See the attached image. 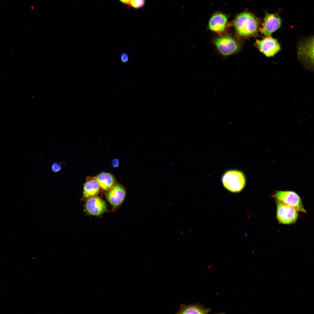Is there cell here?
Here are the masks:
<instances>
[{"instance_id": "cell-1", "label": "cell", "mask_w": 314, "mask_h": 314, "mask_svg": "<svg viewBox=\"0 0 314 314\" xmlns=\"http://www.w3.org/2000/svg\"><path fill=\"white\" fill-rule=\"evenodd\" d=\"M259 25L258 19L251 13L244 12L235 18L233 25L236 33L240 37L248 38L256 35Z\"/></svg>"}, {"instance_id": "cell-2", "label": "cell", "mask_w": 314, "mask_h": 314, "mask_svg": "<svg viewBox=\"0 0 314 314\" xmlns=\"http://www.w3.org/2000/svg\"><path fill=\"white\" fill-rule=\"evenodd\" d=\"M222 182L225 188L231 192H238L241 191L246 184L244 174L240 171L230 170L223 175Z\"/></svg>"}, {"instance_id": "cell-3", "label": "cell", "mask_w": 314, "mask_h": 314, "mask_svg": "<svg viewBox=\"0 0 314 314\" xmlns=\"http://www.w3.org/2000/svg\"><path fill=\"white\" fill-rule=\"evenodd\" d=\"M214 43L220 53L225 56L236 52L240 47L237 40L228 35H222L216 38L214 40Z\"/></svg>"}, {"instance_id": "cell-4", "label": "cell", "mask_w": 314, "mask_h": 314, "mask_svg": "<svg viewBox=\"0 0 314 314\" xmlns=\"http://www.w3.org/2000/svg\"><path fill=\"white\" fill-rule=\"evenodd\" d=\"M276 200L296 208L298 211L306 213L301 199L296 192L292 191H279L273 195Z\"/></svg>"}, {"instance_id": "cell-5", "label": "cell", "mask_w": 314, "mask_h": 314, "mask_svg": "<svg viewBox=\"0 0 314 314\" xmlns=\"http://www.w3.org/2000/svg\"><path fill=\"white\" fill-rule=\"evenodd\" d=\"M276 216L280 223L286 224L294 223L298 217V210L295 208L276 200Z\"/></svg>"}, {"instance_id": "cell-6", "label": "cell", "mask_w": 314, "mask_h": 314, "mask_svg": "<svg viewBox=\"0 0 314 314\" xmlns=\"http://www.w3.org/2000/svg\"><path fill=\"white\" fill-rule=\"evenodd\" d=\"M255 44L261 52L268 57L274 56L280 49V45L276 39L270 36L261 40H256Z\"/></svg>"}, {"instance_id": "cell-7", "label": "cell", "mask_w": 314, "mask_h": 314, "mask_svg": "<svg viewBox=\"0 0 314 314\" xmlns=\"http://www.w3.org/2000/svg\"><path fill=\"white\" fill-rule=\"evenodd\" d=\"M281 20L276 13H266L264 18L262 27L260 28L261 33L269 36L281 26Z\"/></svg>"}, {"instance_id": "cell-8", "label": "cell", "mask_w": 314, "mask_h": 314, "mask_svg": "<svg viewBox=\"0 0 314 314\" xmlns=\"http://www.w3.org/2000/svg\"><path fill=\"white\" fill-rule=\"evenodd\" d=\"M85 209L89 214L99 216L106 211L107 205L104 200L97 196H95L86 199Z\"/></svg>"}, {"instance_id": "cell-9", "label": "cell", "mask_w": 314, "mask_h": 314, "mask_svg": "<svg viewBox=\"0 0 314 314\" xmlns=\"http://www.w3.org/2000/svg\"><path fill=\"white\" fill-rule=\"evenodd\" d=\"M106 196L109 202L114 207L120 205L124 201L126 192L124 187L116 183L111 188L106 191Z\"/></svg>"}, {"instance_id": "cell-10", "label": "cell", "mask_w": 314, "mask_h": 314, "mask_svg": "<svg viewBox=\"0 0 314 314\" xmlns=\"http://www.w3.org/2000/svg\"><path fill=\"white\" fill-rule=\"evenodd\" d=\"M228 18L226 15L220 12L216 13L209 20V28L213 32L221 33L224 30Z\"/></svg>"}, {"instance_id": "cell-11", "label": "cell", "mask_w": 314, "mask_h": 314, "mask_svg": "<svg viewBox=\"0 0 314 314\" xmlns=\"http://www.w3.org/2000/svg\"><path fill=\"white\" fill-rule=\"evenodd\" d=\"M83 198L87 199L97 195L99 193L101 188L94 177L88 176L83 186Z\"/></svg>"}, {"instance_id": "cell-12", "label": "cell", "mask_w": 314, "mask_h": 314, "mask_svg": "<svg viewBox=\"0 0 314 314\" xmlns=\"http://www.w3.org/2000/svg\"><path fill=\"white\" fill-rule=\"evenodd\" d=\"M101 189L106 191L117 183L115 177L111 174L102 172L95 177Z\"/></svg>"}, {"instance_id": "cell-13", "label": "cell", "mask_w": 314, "mask_h": 314, "mask_svg": "<svg viewBox=\"0 0 314 314\" xmlns=\"http://www.w3.org/2000/svg\"><path fill=\"white\" fill-rule=\"evenodd\" d=\"M210 308H206L199 304L185 305L181 304L179 310L176 314H199L208 313L211 311Z\"/></svg>"}, {"instance_id": "cell-14", "label": "cell", "mask_w": 314, "mask_h": 314, "mask_svg": "<svg viewBox=\"0 0 314 314\" xmlns=\"http://www.w3.org/2000/svg\"><path fill=\"white\" fill-rule=\"evenodd\" d=\"M145 3V0H131L129 5L134 8L138 9L143 6Z\"/></svg>"}, {"instance_id": "cell-15", "label": "cell", "mask_w": 314, "mask_h": 314, "mask_svg": "<svg viewBox=\"0 0 314 314\" xmlns=\"http://www.w3.org/2000/svg\"><path fill=\"white\" fill-rule=\"evenodd\" d=\"M61 163H58L56 162L53 163L51 166V170L54 172H58L61 169Z\"/></svg>"}, {"instance_id": "cell-16", "label": "cell", "mask_w": 314, "mask_h": 314, "mask_svg": "<svg viewBox=\"0 0 314 314\" xmlns=\"http://www.w3.org/2000/svg\"><path fill=\"white\" fill-rule=\"evenodd\" d=\"M119 160L117 159H114L111 162L112 165L114 167H116L119 165Z\"/></svg>"}, {"instance_id": "cell-17", "label": "cell", "mask_w": 314, "mask_h": 314, "mask_svg": "<svg viewBox=\"0 0 314 314\" xmlns=\"http://www.w3.org/2000/svg\"><path fill=\"white\" fill-rule=\"evenodd\" d=\"M122 60L124 62H126L128 60V56L126 54H123L122 56Z\"/></svg>"}, {"instance_id": "cell-18", "label": "cell", "mask_w": 314, "mask_h": 314, "mask_svg": "<svg viewBox=\"0 0 314 314\" xmlns=\"http://www.w3.org/2000/svg\"><path fill=\"white\" fill-rule=\"evenodd\" d=\"M131 0H119L120 2L123 3L127 5H129Z\"/></svg>"}]
</instances>
